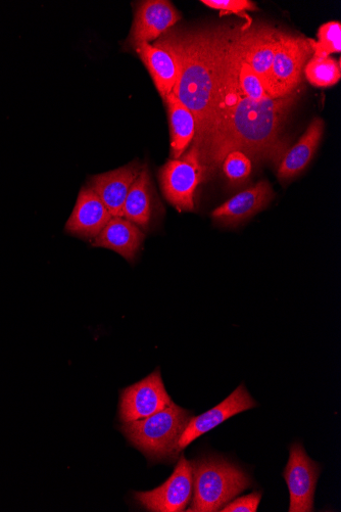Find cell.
<instances>
[{"label": "cell", "mask_w": 341, "mask_h": 512, "mask_svg": "<svg viewBox=\"0 0 341 512\" xmlns=\"http://www.w3.org/2000/svg\"><path fill=\"white\" fill-rule=\"evenodd\" d=\"M217 78L208 127L190 148L196 150L206 175L224 158L240 151L257 161L278 164L287 152L281 139L283 124L298 100L294 92L285 98L255 101L240 90L226 33L216 34Z\"/></svg>", "instance_id": "obj_1"}, {"label": "cell", "mask_w": 341, "mask_h": 512, "mask_svg": "<svg viewBox=\"0 0 341 512\" xmlns=\"http://www.w3.org/2000/svg\"><path fill=\"white\" fill-rule=\"evenodd\" d=\"M161 39L178 58L180 74L172 93L196 118V141L208 127L212 113L217 78L216 34L170 32Z\"/></svg>", "instance_id": "obj_2"}, {"label": "cell", "mask_w": 341, "mask_h": 512, "mask_svg": "<svg viewBox=\"0 0 341 512\" xmlns=\"http://www.w3.org/2000/svg\"><path fill=\"white\" fill-rule=\"evenodd\" d=\"M191 463L193 500L187 511H220L253 485L249 474L219 455L202 456Z\"/></svg>", "instance_id": "obj_3"}, {"label": "cell", "mask_w": 341, "mask_h": 512, "mask_svg": "<svg viewBox=\"0 0 341 512\" xmlns=\"http://www.w3.org/2000/svg\"><path fill=\"white\" fill-rule=\"evenodd\" d=\"M193 414L174 402L167 408L143 418L123 423L122 433L150 461L174 460L181 435Z\"/></svg>", "instance_id": "obj_4"}, {"label": "cell", "mask_w": 341, "mask_h": 512, "mask_svg": "<svg viewBox=\"0 0 341 512\" xmlns=\"http://www.w3.org/2000/svg\"><path fill=\"white\" fill-rule=\"evenodd\" d=\"M205 177L199 154L192 148L181 158L169 160L159 171L162 193L179 212L196 210V194Z\"/></svg>", "instance_id": "obj_5"}, {"label": "cell", "mask_w": 341, "mask_h": 512, "mask_svg": "<svg viewBox=\"0 0 341 512\" xmlns=\"http://www.w3.org/2000/svg\"><path fill=\"white\" fill-rule=\"evenodd\" d=\"M312 56L310 39L279 34L270 77L271 99L285 98L295 92Z\"/></svg>", "instance_id": "obj_6"}, {"label": "cell", "mask_w": 341, "mask_h": 512, "mask_svg": "<svg viewBox=\"0 0 341 512\" xmlns=\"http://www.w3.org/2000/svg\"><path fill=\"white\" fill-rule=\"evenodd\" d=\"M320 465L311 459L304 446L292 444L283 477L290 494L289 512L314 510V496L320 477Z\"/></svg>", "instance_id": "obj_7"}, {"label": "cell", "mask_w": 341, "mask_h": 512, "mask_svg": "<svg viewBox=\"0 0 341 512\" xmlns=\"http://www.w3.org/2000/svg\"><path fill=\"white\" fill-rule=\"evenodd\" d=\"M172 403L158 368L149 377L121 391L119 418L122 423L140 421Z\"/></svg>", "instance_id": "obj_8"}, {"label": "cell", "mask_w": 341, "mask_h": 512, "mask_svg": "<svg viewBox=\"0 0 341 512\" xmlns=\"http://www.w3.org/2000/svg\"><path fill=\"white\" fill-rule=\"evenodd\" d=\"M193 475L191 463L180 456L173 475L159 488L134 493V499L146 510L154 512L184 511L191 500Z\"/></svg>", "instance_id": "obj_9"}, {"label": "cell", "mask_w": 341, "mask_h": 512, "mask_svg": "<svg viewBox=\"0 0 341 512\" xmlns=\"http://www.w3.org/2000/svg\"><path fill=\"white\" fill-rule=\"evenodd\" d=\"M180 20V13L169 0L140 2L134 13L127 43L135 49L139 44L157 40Z\"/></svg>", "instance_id": "obj_10"}, {"label": "cell", "mask_w": 341, "mask_h": 512, "mask_svg": "<svg viewBox=\"0 0 341 512\" xmlns=\"http://www.w3.org/2000/svg\"><path fill=\"white\" fill-rule=\"evenodd\" d=\"M245 385H240L228 398L213 409L192 417L181 435L176 452L179 453L206 433L217 428L230 417L257 407Z\"/></svg>", "instance_id": "obj_11"}, {"label": "cell", "mask_w": 341, "mask_h": 512, "mask_svg": "<svg viewBox=\"0 0 341 512\" xmlns=\"http://www.w3.org/2000/svg\"><path fill=\"white\" fill-rule=\"evenodd\" d=\"M112 217L99 196L85 185L79 193L65 230L70 236L92 242L101 234Z\"/></svg>", "instance_id": "obj_12"}, {"label": "cell", "mask_w": 341, "mask_h": 512, "mask_svg": "<svg viewBox=\"0 0 341 512\" xmlns=\"http://www.w3.org/2000/svg\"><path fill=\"white\" fill-rule=\"evenodd\" d=\"M142 167L138 161H134L113 171L92 176L87 185L99 196L113 217H123L127 196Z\"/></svg>", "instance_id": "obj_13"}, {"label": "cell", "mask_w": 341, "mask_h": 512, "mask_svg": "<svg viewBox=\"0 0 341 512\" xmlns=\"http://www.w3.org/2000/svg\"><path fill=\"white\" fill-rule=\"evenodd\" d=\"M272 186L266 180L237 194L212 213L215 222L224 226H237L263 211L273 200Z\"/></svg>", "instance_id": "obj_14"}, {"label": "cell", "mask_w": 341, "mask_h": 512, "mask_svg": "<svg viewBox=\"0 0 341 512\" xmlns=\"http://www.w3.org/2000/svg\"><path fill=\"white\" fill-rule=\"evenodd\" d=\"M162 206L148 167L143 166L127 196L123 217L142 231H149L155 225Z\"/></svg>", "instance_id": "obj_15"}, {"label": "cell", "mask_w": 341, "mask_h": 512, "mask_svg": "<svg viewBox=\"0 0 341 512\" xmlns=\"http://www.w3.org/2000/svg\"><path fill=\"white\" fill-rule=\"evenodd\" d=\"M134 50L148 69L160 96L165 99L172 93L180 74L176 54L162 39L155 44H139Z\"/></svg>", "instance_id": "obj_16"}, {"label": "cell", "mask_w": 341, "mask_h": 512, "mask_svg": "<svg viewBox=\"0 0 341 512\" xmlns=\"http://www.w3.org/2000/svg\"><path fill=\"white\" fill-rule=\"evenodd\" d=\"M278 38L279 34L269 29L237 32L241 57L260 78L268 95Z\"/></svg>", "instance_id": "obj_17"}, {"label": "cell", "mask_w": 341, "mask_h": 512, "mask_svg": "<svg viewBox=\"0 0 341 512\" xmlns=\"http://www.w3.org/2000/svg\"><path fill=\"white\" fill-rule=\"evenodd\" d=\"M325 122L315 118L299 142L287 150L278 163L277 176L280 181L287 182L304 172L313 160L324 134Z\"/></svg>", "instance_id": "obj_18"}, {"label": "cell", "mask_w": 341, "mask_h": 512, "mask_svg": "<svg viewBox=\"0 0 341 512\" xmlns=\"http://www.w3.org/2000/svg\"><path fill=\"white\" fill-rule=\"evenodd\" d=\"M145 240L144 232L124 217H112L101 234L92 241V247L104 248L121 255L132 263Z\"/></svg>", "instance_id": "obj_19"}, {"label": "cell", "mask_w": 341, "mask_h": 512, "mask_svg": "<svg viewBox=\"0 0 341 512\" xmlns=\"http://www.w3.org/2000/svg\"><path fill=\"white\" fill-rule=\"evenodd\" d=\"M163 100L170 125L171 159L176 160L181 158L193 143L197 134V121L173 93Z\"/></svg>", "instance_id": "obj_20"}, {"label": "cell", "mask_w": 341, "mask_h": 512, "mask_svg": "<svg viewBox=\"0 0 341 512\" xmlns=\"http://www.w3.org/2000/svg\"><path fill=\"white\" fill-rule=\"evenodd\" d=\"M307 80L316 87H331L341 78V63L339 60L312 57L305 67Z\"/></svg>", "instance_id": "obj_21"}, {"label": "cell", "mask_w": 341, "mask_h": 512, "mask_svg": "<svg viewBox=\"0 0 341 512\" xmlns=\"http://www.w3.org/2000/svg\"><path fill=\"white\" fill-rule=\"evenodd\" d=\"M318 41L310 39L313 57L328 58L341 52V23L331 21L323 24L318 30Z\"/></svg>", "instance_id": "obj_22"}, {"label": "cell", "mask_w": 341, "mask_h": 512, "mask_svg": "<svg viewBox=\"0 0 341 512\" xmlns=\"http://www.w3.org/2000/svg\"><path fill=\"white\" fill-rule=\"evenodd\" d=\"M221 165L225 177L235 188L245 184L253 172L252 159L240 151L229 153Z\"/></svg>", "instance_id": "obj_23"}, {"label": "cell", "mask_w": 341, "mask_h": 512, "mask_svg": "<svg viewBox=\"0 0 341 512\" xmlns=\"http://www.w3.org/2000/svg\"><path fill=\"white\" fill-rule=\"evenodd\" d=\"M205 6L219 11L221 15H245L247 12H256L258 7L251 0H202Z\"/></svg>", "instance_id": "obj_24"}, {"label": "cell", "mask_w": 341, "mask_h": 512, "mask_svg": "<svg viewBox=\"0 0 341 512\" xmlns=\"http://www.w3.org/2000/svg\"><path fill=\"white\" fill-rule=\"evenodd\" d=\"M262 499V493L256 492L240 497L231 503H227L222 512H256Z\"/></svg>", "instance_id": "obj_25"}]
</instances>
